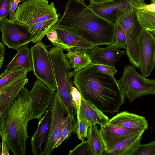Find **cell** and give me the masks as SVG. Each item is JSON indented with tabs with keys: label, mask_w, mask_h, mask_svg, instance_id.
Wrapping results in <instances>:
<instances>
[{
	"label": "cell",
	"mask_w": 155,
	"mask_h": 155,
	"mask_svg": "<svg viewBox=\"0 0 155 155\" xmlns=\"http://www.w3.org/2000/svg\"><path fill=\"white\" fill-rule=\"evenodd\" d=\"M73 81L82 97L103 112L118 113L125 96L118 80L97 69L92 63L74 73Z\"/></svg>",
	"instance_id": "6da1fadb"
},
{
	"label": "cell",
	"mask_w": 155,
	"mask_h": 155,
	"mask_svg": "<svg viewBox=\"0 0 155 155\" xmlns=\"http://www.w3.org/2000/svg\"><path fill=\"white\" fill-rule=\"evenodd\" d=\"M53 26L75 34L98 46L113 44L116 25L101 17L79 0H68Z\"/></svg>",
	"instance_id": "7a4b0ae2"
},
{
	"label": "cell",
	"mask_w": 155,
	"mask_h": 155,
	"mask_svg": "<svg viewBox=\"0 0 155 155\" xmlns=\"http://www.w3.org/2000/svg\"><path fill=\"white\" fill-rule=\"evenodd\" d=\"M0 114L2 139L5 141L14 155H26L27 128L32 116L29 91L23 87Z\"/></svg>",
	"instance_id": "3957f363"
},
{
	"label": "cell",
	"mask_w": 155,
	"mask_h": 155,
	"mask_svg": "<svg viewBox=\"0 0 155 155\" xmlns=\"http://www.w3.org/2000/svg\"><path fill=\"white\" fill-rule=\"evenodd\" d=\"M59 17L54 3L47 0H30L19 4L16 9L14 22L27 26Z\"/></svg>",
	"instance_id": "277c9868"
},
{
	"label": "cell",
	"mask_w": 155,
	"mask_h": 155,
	"mask_svg": "<svg viewBox=\"0 0 155 155\" xmlns=\"http://www.w3.org/2000/svg\"><path fill=\"white\" fill-rule=\"evenodd\" d=\"M118 80L130 103L140 97L155 94V79H147L139 74L133 64L125 65L122 76Z\"/></svg>",
	"instance_id": "5b68a950"
},
{
	"label": "cell",
	"mask_w": 155,
	"mask_h": 155,
	"mask_svg": "<svg viewBox=\"0 0 155 155\" xmlns=\"http://www.w3.org/2000/svg\"><path fill=\"white\" fill-rule=\"evenodd\" d=\"M135 10L127 13L117 23L123 29L126 36L127 55L130 63L138 68L140 62L139 43L144 29L138 20Z\"/></svg>",
	"instance_id": "8992f818"
},
{
	"label": "cell",
	"mask_w": 155,
	"mask_h": 155,
	"mask_svg": "<svg viewBox=\"0 0 155 155\" xmlns=\"http://www.w3.org/2000/svg\"><path fill=\"white\" fill-rule=\"evenodd\" d=\"M34 74L51 90L56 91V84L49 51L41 41L31 46Z\"/></svg>",
	"instance_id": "52a82bcc"
},
{
	"label": "cell",
	"mask_w": 155,
	"mask_h": 155,
	"mask_svg": "<svg viewBox=\"0 0 155 155\" xmlns=\"http://www.w3.org/2000/svg\"><path fill=\"white\" fill-rule=\"evenodd\" d=\"M144 3V0H110L99 3L90 1L88 6L100 16L116 25L127 13L138 8Z\"/></svg>",
	"instance_id": "ba28073f"
},
{
	"label": "cell",
	"mask_w": 155,
	"mask_h": 155,
	"mask_svg": "<svg viewBox=\"0 0 155 155\" xmlns=\"http://www.w3.org/2000/svg\"><path fill=\"white\" fill-rule=\"evenodd\" d=\"M52 104L51 121L48 135L43 150L42 155L51 154L54 149V146L62 130L70 121L66 109L57 90Z\"/></svg>",
	"instance_id": "9c48e42d"
},
{
	"label": "cell",
	"mask_w": 155,
	"mask_h": 155,
	"mask_svg": "<svg viewBox=\"0 0 155 155\" xmlns=\"http://www.w3.org/2000/svg\"><path fill=\"white\" fill-rule=\"evenodd\" d=\"M0 29L3 43L10 48L18 50L32 42L27 27L11 21L7 17L0 19Z\"/></svg>",
	"instance_id": "30bf717a"
},
{
	"label": "cell",
	"mask_w": 155,
	"mask_h": 155,
	"mask_svg": "<svg viewBox=\"0 0 155 155\" xmlns=\"http://www.w3.org/2000/svg\"><path fill=\"white\" fill-rule=\"evenodd\" d=\"M56 91L51 90L40 80L37 79L29 91L31 99V120L42 117L53 102Z\"/></svg>",
	"instance_id": "8fae6325"
},
{
	"label": "cell",
	"mask_w": 155,
	"mask_h": 155,
	"mask_svg": "<svg viewBox=\"0 0 155 155\" xmlns=\"http://www.w3.org/2000/svg\"><path fill=\"white\" fill-rule=\"evenodd\" d=\"M140 62L138 68L145 77L151 74L155 67V37L144 30L139 43Z\"/></svg>",
	"instance_id": "7c38bea8"
},
{
	"label": "cell",
	"mask_w": 155,
	"mask_h": 155,
	"mask_svg": "<svg viewBox=\"0 0 155 155\" xmlns=\"http://www.w3.org/2000/svg\"><path fill=\"white\" fill-rule=\"evenodd\" d=\"M104 150L134 135L143 133L137 130L108 123L99 129Z\"/></svg>",
	"instance_id": "4fadbf2b"
},
{
	"label": "cell",
	"mask_w": 155,
	"mask_h": 155,
	"mask_svg": "<svg viewBox=\"0 0 155 155\" xmlns=\"http://www.w3.org/2000/svg\"><path fill=\"white\" fill-rule=\"evenodd\" d=\"M52 103L44 116L38 120L37 129L31 138V152L34 155H42L41 146L45 143L48 135L52 119Z\"/></svg>",
	"instance_id": "5bb4252c"
},
{
	"label": "cell",
	"mask_w": 155,
	"mask_h": 155,
	"mask_svg": "<svg viewBox=\"0 0 155 155\" xmlns=\"http://www.w3.org/2000/svg\"><path fill=\"white\" fill-rule=\"evenodd\" d=\"M113 44L104 48L96 46L89 52L92 63L114 66L121 57L127 55L126 51H121Z\"/></svg>",
	"instance_id": "9a60e30c"
},
{
	"label": "cell",
	"mask_w": 155,
	"mask_h": 155,
	"mask_svg": "<svg viewBox=\"0 0 155 155\" xmlns=\"http://www.w3.org/2000/svg\"><path fill=\"white\" fill-rule=\"evenodd\" d=\"M109 124L134 129L144 132L148 124L143 116L126 111L120 112L109 119Z\"/></svg>",
	"instance_id": "2e32d148"
},
{
	"label": "cell",
	"mask_w": 155,
	"mask_h": 155,
	"mask_svg": "<svg viewBox=\"0 0 155 155\" xmlns=\"http://www.w3.org/2000/svg\"><path fill=\"white\" fill-rule=\"evenodd\" d=\"M55 28L64 46V49L67 51L75 49L84 50L90 52L97 46L75 34L60 28Z\"/></svg>",
	"instance_id": "e0dca14e"
},
{
	"label": "cell",
	"mask_w": 155,
	"mask_h": 155,
	"mask_svg": "<svg viewBox=\"0 0 155 155\" xmlns=\"http://www.w3.org/2000/svg\"><path fill=\"white\" fill-rule=\"evenodd\" d=\"M79 119H85L90 124H98L101 127L109 123L108 117L103 112L82 97L80 107Z\"/></svg>",
	"instance_id": "ac0fdd59"
},
{
	"label": "cell",
	"mask_w": 155,
	"mask_h": 155,
	"mask_svg": "<svg viewBox=\"0 0 155 155\" xmlns=\"http://www.w3.org/2000/svg\"><path fill=\"white\" fill-rule=\"evenodd\" d=\"M143 134L140 133L128 137L105 150L104 155H132L140 144Z\"/></svg>",
	"instance_id": "d6986e66"
},
{
	"label": "cell",
	"mask_w": 155,
	"mask_h": 155,
	"mask_svg": "<svg viewBox=\"0 0 155 155\" xmlns=\"http://www.w3.org/2000/svg\"><path fill=\"white\" fill-rule=\"evenodd\" d=\"M28 44L22 46L17 50V54L7 66L5 71L15 69H25L28 72L33 71L32 53Z\"/></svg>",
	"instance_id": "ffe728a7"
},
{
	"label": "cell",
	"mask_w": 155,
	"mask_h": 155,
	"mask_svg": "<svg viewBox=\"0 0 155 155\" xmlns=\"http://www.w3.org/2000/svg\"><path fill=\"white\" fill-rule=\"evenodd\" d=\"M27 77L20 79L0 91V113L7 108L21 90L28 83V79Z\"/></svg>",
	"instance_id": "44dd1931"
},
{
	"label": "cell",
	"mask_w": 155,
	"mask_h": 155,
	"mask_svg": "<svg viewBox=\"0 0 155 155\" xmlns=\"http://www.w3.org/2000/svg\"><path fill=\"white\" fill-rule=\"evenodd\" d=\"M67 52L65 55L74 73L81 70L92 63L89 54L85 50L74 49Z\"/></svg>",
	"instance_id": "7402d4cb"
},
{
	"label": "cell",
	"mask_w": 155,
	"mask_h": 155,
	"mask_svg": "<svg viewBox=\"0 0 155 155\" xmlns=\"http://www.w3.org/2000/svg\"><path fill=\"white\" fill-rule=\"evenodd\" d=\"M58 20V18H55L25 26L32 37V43H36L41 41L50 28Z\"/></svg>",
	"instance_id": "603a6c76"
},
{
	"label": "cell",
	"mask_w": 155,
	"mask_h": 155,
	"mask_svg": "<svg viewBox=\"0 0 155 155\" xmlns=\"http://www.w3.org/2000/svg\"><path fill=\"white\" fill-rule=\"evenodd\" d=\"M93 155H103L104 148L96 124H91L87 136Z\"/></svg>",
	"instance_id": "cb8c5ba5"
},
{
	"label": "cell",
	"mask_w": 155,
	"mask_h": 155,
	"mask_svg": "<svg viewBox=\"0 0 155 155\" xmlns=\"http://www.w3.org/2000/svg\"><path fill=\"white\" fill-rule=\"evenodd\" d=\"M28 71L25 69H15L4 71L0 75V91L23 78L27 77Z\"/></svg>",
	"instance_id": "d4e9b609"
},
{
	"label": "cell",
	"mask_w": 155,
	"mask_h": 155,
	"mask_svg": "<svg viewBox=\"0 0 155 155\" xmlns=\"http://www.w3.org/2000/svg\"><path fill=\"white\" fill-rule=\"evenodd\" d=\"M138 20L144 30L155 31V13L144 10H135Z\"/></svg>",
	"instance_id": "484cf974"
},
{
	"label": "cell",
	"mask_w": 155,
	"mask_h": 155,
	"mask_svg": "<svg viewBox=\"0 0 155 155\" xmlns=\"http://www.w3.org/2000/svg\"><path fill=\"white\" fill-rule=\"evenodd\" d=\"M114 45L118 48L126 49V40L124 30L118 23L116 24Z\"/></svg>",
	"instance_id": "4316f807"
},
{
	"label": "cell",
	"mask_w": 155,
	"mask_h": 155,
	"mask_svg": "<svg viewBox=\"0 0 155 155\" xmlns=\"http://www.w3.org/2000/svg\"><path fill=\"white\" fill-rule=\"evenodd\" d=\"M69 155H93L88 140L82 141L73 149L69 151Z\"/></svg>",
	"instance_id": "83f0119b"
},
{
	"label": "cell",
	"mask_w": 155,
	"mask_h": 155,
	"mask_svg": "<svg viewBox=\"0 0 155 155\" xmlns=\"http://www.w3.org/2000/svg\"><path fill=\"white\" fill-rule=\"evenodd\" d=\"M132 155H155V141L146 144H140Z\"/></svg>",
	"instance_id": "f1b7e54d"
},
{
	"label": "cell",
	"mask_w": 155,
	"mask_h": 155,
	"mask_svg": "<svg viewBox=\"0 0 155 155\" xmlns=\"http://www.w3.org/2000/svg\"><path fill=\"white\" fill-rule=\"evenodd\" d=\"M90 125V123L85 119H79L78 120L76 133L78 138L82 141H84L85 138H87Z\"/></svg>",
	"instance_id": "f546056e"
},
{
	"label": "cell",
	"mask_w": 155,
	"mask_h": 155,
	"mask_svg": "<svg viewBox=\"0 0 155 155\" xmlns=\"http://www.w3.org/2000/svg\"><path fill=\"white\" fill-rule=\"evenodd\" d=\"M73 132L76 133L71 122L70 121L62 130L59 138L54 146V149L60 146L64 140H66Z\"/></svg>",
	"instance_id": "4dcf8cb0"
},
{
	"label": "cell",
	"mask_w": 155,
	"mask_h": 155,
	"mask_svg": "<svg viewBox=\"0 0 155 155\" xmlns=\"http://www.w3.org/2000/svg\"><path fill=\"white\" fill-rule=\"evenodd\" d=\"M46 35L54 47L64 49V46L60 40L56 29L53 26L50 28Z\"/></svg>",
	"instance_id": "1f68e13d"
},
{
	"label": "cell",
	"mask_w": 155,
	"mask_h": 155,
	"mask_svg": "<svg viewBox=\"0 0 155 155\" xmlns=\"http://www.w3.org/2000/svg\"><path fill=\"white\" fill-rule=\"evenodd\" d=\"M73 85L71 87V94L73 102L77 111L78 119L82 96L79 91Z\"/></svg>",
	"instance_id": "d6a6232c"
},
{
	"label": "cell",
	"mask_w": 155,
	"mask_h": 155,
	"mask_svg": "<svg viewBox=\"0 0 155 155\" xmlns=\"http://www.w3.org/2000/svg\"><path fill=\"white\" fill-rule=\"evenodd\" d=\"M14 0H0V19L9 14L11 4Z\"/></svg>",
	"instance_id": "836d02e7"
},
{
	"label": "cell",
	"mask_w": 155,
	"mask_h": 155,
	"mask_svg": "<svg viewBox=\"0 0 155 155\" xmlns=\"http://www.w3.org/2000/svg\"><path fill=\"white\" fill-rule=\"evenodd\" d=\"M97 69L99 71L106 74L114 76L117 72L114 66H111L100 64H97Z\"/></svg>",
	"instance_id": "e575fe53"
},
{
	"label": "cell",
	"mask_w": 155,
	"mask_h": 155,
	"mask_svg": "<svg viewBox=\"0 0 155 155\" xmlns=\"http://www.w3.org/2000/svg\"><path fill=\"white\" fill-rule=\"evenodd\" d=\"M21 2V0H14L11 4L9 14V20L12 22H14L15 15L18 5Z\"/></svg>",
	"instance_id": "d590c367"
},
{
	"label": "cell",
	"mask_w": 155,
	"mask_h": 155,
	"mask_svg": "<svg viewBox=\"0 0 155 155\" xmlns=\"http://www.w3.org/2000/svg\"><path fill=\"white\" fill-rule=\"evenodd\" d=\"M138 9H143L155 13V4L151 3L150 4H147L144 3L139 7Z\"/></svg>",
	"instance_id": "8d00e7d4"
},
{
	"label": "cell",
	"mask_w": 155,
	"mask_h": 155,
	"mask_svg": "<svg viewBox=\"0 0 155 155\" xmlns=\"http://www.w3.org/2000/svg\"><path fill=\"white\" fill-rule=\"evenodd\" d=\"M5 48L4 44L0 42V69L2 67L4 62V56L5 54Z\"/></svg>",
	"instance_id": "74e56055"
},
{
	"label": "cell",
	"mask_w": 155,
	"mask_h": 155,
	"mask_svg": "<svg viewBox=\"0 0 155 155\" xmlns=\"http://www.w3.org/2000/svg\"><path fill=\"white\" fill-rule=\"evenodd\" d=\"M2 147L1 155H9V148H8L5 141L2 139Z\"/></svg>",
	"instance_id": "f35d334b"
},
{
	"label": "cell",
	"mask_w": 155,
	"mask_h": 155,
	"mask_svg": "<svg viewBox=\"0 0 155 155\" xmlns=\"http://www.w3.org/2000/svg\"><path fill=\"white\" fill-rule=\"evenodd\" d=\"M90 1L92 2H95V3H99V2H105L106 1H110V0H90Z\"/></svg>",
	"instance_id": "ab89813d"
},
{
	"label": "cell",
	"mask_w": 155,
	"mask_h": 155,
	"mask_svg": "<svg viewBox=\"0 0 155 155\" xmlns=\"http://www.w3.org/2000/svg\"><path fill=\"white\" fill-rule=\"evenodd\" d=\"M30 0H21V2L23 3L25 1Z\"/></svg>",
	"instance_id": "60d3db41"
},
{
	"label": "cell",
	"mask_w": 155,
	"mask_h": 155,
	"mask_svg": "<svg viewBox=\"0 0 155 155\" xmlns=\"http://www.w3.org/2000/svg\"><path fill=\"white\" fill-rule=\"evenodd\" d=\"M151 3H154L155 4V0H151Z\"/></svg>",
	"instance_id": "b9f144b4"
},
{
	"label": "cell",
	"mask_w": 155,
	"mask_h": 155,
	"mask_svg": "<svg viewBox=\"0 0 155 155\" xmlns=\"http://www.w3.org/2000/svg\"><path fill=\"white\" fill-rule=\"evenodd\" d=\"M154 35H155V31H152L151 32Z\"/></svg>",
	"instance_id": "7bdbcfd3"
},
{
	"label": "cell",
	"mask_w": 155,
	"mask_h": 155,
	"mask_svg": "<svg viewBox=\"0 0 155 155\" xmlns=\"http://www.w3.org/2000/svg\"><path fill=\"white\" fill-rule=\"evenodd\" d=\"M80 1L84 2V0H79Z\"/></svg>",
	"instance_id": "ee69618b"
}]
</instances>
